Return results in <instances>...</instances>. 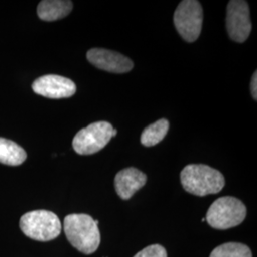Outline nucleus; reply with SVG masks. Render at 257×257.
<instances>
[{"instance_id":"f257e3e1","label":"nucleus","mask_w":257,"mask_h":257,"mask_svg":"<svg viewBox=\"0 0 257 257\" xmlns=\"http://www.w3.org/2000/svg\"><path fill=\"white\" fill-rule=\"evenodd\" d=\"M65 234L71 245L84 254H92L99 247L100 232L95 220L84 213H73L65 217Z\"/></svg>"},{"instance_id":"f03ea898","label":"nucleus","mask_w":257,"mask_h":257,"mask_svg":"<svg viewBox=\"0 0 257 257\" xmlns=\"http://www.w3.org/2000/svg\"><path fill=\"white\" fill-rule=\"evenodd\" d=\"M180 179L184 190L196 196L220 193L225 186V178L219 171L202 164L186 166Z\"/></svg>"},{"instance_id":"7ed1b4c3","label":"nucleus","mask_w":257,"mask_h":257,"mask_svg":"<svg viewBox=\"0 0 257 257\" xmlns=\"http://www.w3.org/2000/svg\"><path fill=\"white\" fill-rule=\"evenodd\" d=\"M21 231L29 238L40 242L51 241L61 232V222L53 211L45 210L29 211L19 221Z\"/></svg>"},{"instance_id":"20e7f679","label":"nucleus","mask_w":257,"mask_h":257,"mask_svg":"<svg viewBox=\"0 0 257 257\" xmlns=\"http://www.w3.org/2000/svg\"><path fill=\"white\" fill-rule=\"evenodd\" d=\"M246 215L247 209L244 203L235 197L224 196L211 204L206 220L213 229L228 230L240 225Z\"/></svg>"},{"instance_id":"39448f33","label":"nucleus","mask_w":257,"mask_h":257,"mask_svg":"<svg viewBox=\"0 0 257 257\" xmlns=\"http://www.w3.org/2000/svg\"><path fill=\"white\" fill-rule=\"evenodd\" d=\"M112 125L107 121H98L80 130L74 138L73 148L80 156L98 153L112 138Z\"/></svg>"},{"instance_id":"423d86ee","label":"nucleus","mask_w":257,"mask_h":257,"mask_svg":"<svg viewBox=\"0 0 257 257\" xmlns=\"http://www.w3.org/2000/svg\"><path fill=\"white\" fill-rule=\"evenodd\" d=\"M175 29L187 42L195 41L201 33L203 9L196 0H184L177 6L174 17Z\"/></svg>"},{"instance_id":"0eeeda50","label":"nucleus","mask_w":257,"mask_h":257,"mask_svg":"<svg viewBox=\"0 0 257 257\" xmlns=\"http://www.w3.org/2000/svg\"><path fill=\"white\" fill-rule=\"evenodd\" d=\"M226 26L230 38L238 43L245 42L251 32L249 7L246 1L231 0L227 7Z\"/></svg>"},{"instance_id":"6e6552de","label":"nucleus","mask_w":257,"mask_h":257,"mask_svg":"<svg viewBox=\"0 0 257 257\" xmlns=\"http://www.w3.org/2000/svg\"><path fill=\"white\" fill-rule=\"evenodd\" d=\"M32 88L38 95L53 99L68 98L76 92V86L71 79L57 74L38 77L33 83Z\"/></svg>"},{"instance_id":"1a4fd4ad","label":"nucleus","mask_w":257,"mask_h":257,"mask_svg":"<svg viewBox=\"0 0 257 257\" xmlns=\"http://www.w3.org/2000/svg\"><path fill=\"white\" fill-rule=\"evenodd\" d=\"M87 59L96 68L113 74H125L134 68V62L128 57L106 49L89 50Z\"/></svg>"},{"instance_id":"9d476101","label":"nucleus","mask_w":257,"mask_h":257,"mask_svg":"<svg viewBox=\"0 0 257 257\" xmlns=\"http://www.w3.org/2000/svg\"><path fill=\"white\" fill-rule=\"evenodd\" d=\"M146 183L147 175L136 168L124 169L114 178L115 192L123 200H128Z\"/></svg>"},{"instance_id":"9b49d317","label":"nucleus","mask_w":257,"mask_h":257,"mask_svg":"<svg viewBox=\"0 0 257 257\" xmlns=\"http://www.w3.org/2000/svg\"><path fill=\"white\" fill-rule=\"evenodd\" d=\"M72 10V1L43 0L37 6V16L44 21H55L67 17Z\"/></svg>"},{"instance_id":"f8f14e48","label":"nucleus","mask_w":257,"mask_h":257,"mask_svg":"<svg viewBox=\"0 0 257 257\" xmlns=\"http://www.w3.org/2000/svg\"><path fill=\"white\" fill-rule=\"evenodd\" d=\"M27 158L25 150L16 142L0 138V163L4 165H21Z\"/></svg>"},{"instance_id":"ddd939ff","label":"nucleus","mask_w":257,"mask_h":257,"mask_svg":"<svg viewBox=\"0 0 257 257\" xmlns=\"http://www.w3.org/2000/svg\"><path fill=\"white\" fill-rule=\"evenodd\" d=\"M170 128V123L165 118L157 120L155 123L151 124L145 128L141 135L140 141L141 144L145 147L156 146L159 142H161Z\"/></svg>"},{"instance_id":"4468645a","label":"nucleus","mask_w":257,"mask_h":257,"mask_svg":"<svg viewBox=\"0 0 257 257\" xmlns=\"http://www.w3.org/2000/svg\"><path fill=\"white\" fill-rule=\"evenodd\" d=\"M210 257H252V254L248 246L230 242L216 247L211 251Z\"/></svg>"},{"instance_id":"2eb2a0df","label":"nucleus","mask_w":257,"mask_h":257,"mask_svg":"<svg viewBox=\"0 0 257 257\" xmlns=\"http://www.w3.org/2000/svg\"><path fill=\"white\" fill-rule=\"evenodd\" d=\"M134 257H168V255L164 247L156 244L143 248Z\"/></svg>"},{"instance_id":"dca6fc26","label":"nucleus","mask_w":257,"mask_h":257,"mask_svg":"<svg viewBox=\"0 0 257 257\" xmlns=\"http://www.w3.org/2000/svg\"><path fill=\"white\" fill-rule=\"evenodd\" d=\"M256 75V72H254V74L252 75V78H251V82H250V91H251V94H252V97L254 100L257 99Z\"/></svg>"}]
</instances>
